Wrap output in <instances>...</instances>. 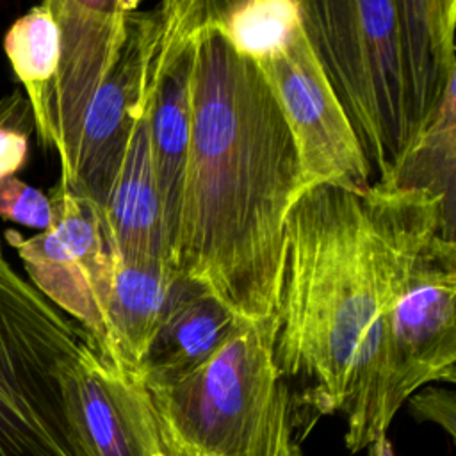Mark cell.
<instances>
[{"label":"cell","instance_id":"1","mask_svg":"<svg viewBox=\"0 0 456 456\" xmlns=\"http://www.w3.org/2000/svg\"><path fill=\"white\" fill-rule=\"evenodd\" d=\"M454 216L422 187L321 183L292 203L283 237L273 356L315 415L344 411L346 445L369 447L383 319L428 244Z\"/></svg>","mask_w":456,"mask_h":456},{"label":"cell","instance_id":"2","mask_svg":"<svg viewBox=\"0 0 456 456\" xmlns=\"http://www.w3.org/2000/svg\"><path fill=\"white\" fill-rule=\"evenodd\" d=\"M297 196L283 114L256 64L217 28L208 0L194 32L175 267L237 319L274 330L285 223Z\"/></svg>","mask_w":456,"mask_h":456},{"label":"cell","instance_id":"3","mask_svg":"<svg viewBox=\"0 0 456 456\" xmlns=\"http://www.w3.org/2000/svg\"><path fill=\"white\" fill-rule=\"evenodd\" d=\"M370 185H397L456 98V0H301Z\"/></svg>","mask_w":456,"mask_h":456},{"label":"cell","instance_id":"4","mask_svg":"<svg viewBox=\"0 0 456 456\" xmlns=\"http://www.w3.org/2000/svg\"><path fill=\"white\" fill-rule=\"evenodd\" d=\"M146 388L164 456H303L271 326L242 321L207 362Z\"/></svg>","mask_w":456,"mask_h":456},{"label":"cell","instance_id":"5","mask_svg":"<svg viewBox=\"0 0 456 456\" xmlns=\"http://www.w3.org/2000/svg\"><path fill=\"white\" fill-rule=\"evenodd\" d=\"M87 344L91 337L21 278L0 242V456H80L62 378Z\"/></svg>","mask_w":456,"mask_h":456},{"label":"cell","instance_id":"6","mask_svg":"<svg viewBox=\"0 0 456 456\" xmlns=\"http://www.w3.org/2000/svg\"><path fill=\"white\" fill-rule=\"evenodd\" d=\"M456 242L436 235L383 319L372 392L374 438L411 394L456 381Z\"/></svg>","mask_w":456,"mask_h":456},{"label":"cell","instance_id":"7","mask_svg":"<svg viewBox=\"0 0 456 456\" xmlns=\"http://www.w3.org/2000/svg\"><path fill=\"white\" fill-rule=\"evenodd\" d=\"M255 64L292 135L299 194L321 183L370 185L353 128L306 37L303 21L283 48Z\"/></svg>","mask_w":456,"mask_h":456},{"label":"cell","instance_id":"8","mask_svg":"<svg viewBox=\"0 0 456 456\" xmlns=\"http://www.w3.org/2000/svg\"><path fill=\"white\" fill-rule=\"evenodd\" d=\"M166 20L167 2L137 7L130 14L118 59L86 110L68 191L94 212L103 208L134 126L146 109Z\"/></svg>","mask_w":456,"mask_h":456},{"label":"cell","instance_id":"9","mask_svg":"<svg viewBox=\"0 0 456 456\" xmlns=\"http://www.w3.org/2000/svg\"><path fill=\"white\" fill-rule=\"evenodd\" d=\"M53 224L46 232L21 237L5 232L18 251L28 281L62 314L73 319L102 354L107 347L105 299L112 260L94 214L59 183L50 192Z\"/></svg>","mask_w":456,"mask_h":456},{"label":"cell","instance_id":"10","mask_svg":"<svg viewBox=\"0 0 456 456\" xmlns=\"http://www.w3.org/2000/svg\"><path fill=\"white\" fill-rule=\"evenodd\" d=\"M59 27V62L48 89L45 139L61 166L59 185L68 189L86 110L118 59L135 0H48Z\"/></svg>","mask_w":456,"mask_h":456},{"label":"cell","instance_id":"11","mask_svg":"<svg viewBox=\"0 0 456 456\" xmlns=\"http://www.w3.org/2000/svg\"><path fill=\"white\" fill-rule=\"evenodd\" d=\"M208 0H167L164 36L148 91V134L153 178L160 200L167 258L173 262L182 187L191 144V73L194 32Z\"/></svg>","mask_w":456,"mask_h":456},{"label":"cell","instance_id":"12","mask_svg":"<svg viewBox=\"0 0 456 456\" xmlns=\"http://www.w3.org/2000/svg\"><path fill=\"white\" fill-rule=\"evenodd\" d=\"M68 424L80 456H164L144 383L87 344L62 378Z\"/></svg>","mask_w":456,"mask_h":456},{"label":"cell","instance_id":"13","mask_svg":"<svg viewBox=\"0 0 456 456\" xmlns=\"http://www.w3.org/2000/svg\"><path fill=\"white\" fill-rule=\"evenodd\" d=\"M109 253L112 269L105 299L107 347L98 356L135 376L183 276L164 260L134 262Z\"/></svg>","mask_w":456,"mask_h":456},{"label":"cell","instance_id":"14","mask_svg":"<svg viewBox=\"0 0 456 456\" xmlns=\"http://www.w3.org/2000/svg\"><path fill=\"white\" fill-rule=\"evenodd\" d=\"M91 212L109 251L134 262H169L162 208L150 159L148 103L134 126L103 208Z\"/></svg>","mask_w":456,"mask_h":456},{"label":"cell","instance_id":"15","mask_svg":"<svg viewBox=\"0 0 456 456\" xmlns=\"http://www.w3.org/2000/svg\"><path fill=\"white\" fill-rule=\"evenodd\" d=\"M240 322L208 290L183 278L135 378L151 387L187 374L217 353Z\"/></svg>","mask_w":456,"mask_h":456},{"label":"cell","instance_id":"16","mask_svg":"<svg viewBox=\"0 0 456 456\" xmlns=\"http://www.w3.org/2000/svg\"><path fill=\"white\" fill-rule=\"evenodd\" d=\"M59 27L48 0L20 16L4 36V52L30 103L39 142L45 139L46 98L59 62Z\"/></svg>","mask_w":456,"mask_h":456},{"label":"cell","instance_id":"17","mask_svg":"<svg viewBox=\"0 0 456 456\" xmlns=\"http://www.w3.org/2000/svg\"><path fill=\"white\" fill-rule=\"evenodd\" d=\"M212 18L232 48L258 62L283 48L301 25V0H212Z\"/></svg>","mask_w":456,"mask_h":456},{"label":"cell","instance_id":"18","mask_svg":"<svg viewBox=\"0 0 456 456\" xmlns=\"http://www.w3.org/2000/svg\"><path fill=\"white\" fill-rule=\"evenodd\" d=\"M36 130L30 103L21 89L0 98V182L16 176L28 159L30 134Z\"/></svg>","mask_w":456,"mask_h":456},{"label":"cell","instance_id":"19","mask_svg":"<svg viewBox=\"0 0 456 456\" xmlns=\"http://www.w3.org/2000/svg\"><path fill=\"white\" fill-rule=\"evenodd\" d=\"M0 219L46 232L53 224L50 198L18 176L0 182Z\"/></svg>","mask_w":456,"mask_h":456},{"label":"cell","instance_id":"20","mask_svg":"<svg viewBox=\"0 0 456 456\" xmlns=\"http://www.w3.org/2000/svg\"><path fill=\"white\" fill-rule=\"evenodd\" d=\"M410 411L419 420H429L447 431L449 436L456 435V399L451 390L428 387L419 388L408 397Z\"/></svg>","mask_w":456,"mask_h":456},{"label":"cell","instance_id":"21","mask_svg":"<svg viewBox=\"0 0 456 456\" xmlns=\"http://www.w3.org/2000/svg\"><path fill=\"white\" fill-rule=\"evenodd\" d=\"M369 456H394V449L387 435H379L370 445H369Z\"/></svg>","mask_w":456,"mask_h":456}]
</instances>
